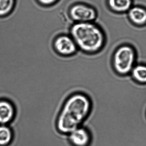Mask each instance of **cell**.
I'll use <instances>...</instances> for the list:
<instances>
[{
    "mask_svg": "<svg viewBox=\"0 0 146 146\" xmlns=\"http://www.w3.org/2000/svg\"></svg>",
    "mask_w": 146,
    "mask_h": 146,
    "instance_id": "obj_14",
    "label": "cell"
},
{
    "mask_svg": "<svg viewBox=\"0 0 146 146\" xmlns=\"http://www.w3.org/2000/svg\"><path fill=\"white\" fill-rule=\"evenodd\" d=\"M129 76L136 83L140 85H146V64H136L131 70Z\"/></svg>",
    "mask_w": 146,
    "mask_h": 146,
    "instance_id": "obj_10",
    "label": "cell"
},
{
    "mask_svg": "<svg viewBox=\"0 0 146 146\" xmlns=\"http://www.w3.org/2000/svg\"><path fill=\"white\" fill-rule=\"evenodd\" d=\"M67 138L72 146H91L93 141L90 130L83 125L69 133Z\"/></svg>",
    "mask_w": 146,
    "mask_h": 146,
    "instance_id": "obj_6",
    "label": "cell"
},
{
    "mask_svg": "<svg viewBox=\"0 0 146 146\" xmlns=\"http://www.w3.org/2000/svg\"><path fill=\"white\" fill-rule=\"evenodd\" d=\"M68 17L73 23H92L98 16L93 7L83 3L72 4L68 11Z\"/></svg>",
    "mask_w": 146,
    "mask_h": 146,
    "instance_id": "obj_4",
    "label": "cell"
},
{
    "mask_svg": "<svg viewBox=\"0 0 146 146\" xmlns=\"http://www.w3.org/2000/svg\"><path fill=\"white\" fill-rule=\"evenodd\" d=\"M93 103L90 96L83 92H75L65 100L56 120V129L63 135H68L83 125L90 116Z\"/></svg>",
    "mask_w": 146,
    "mask_h": 146,
    "instance_id": "obj_1",
    "label": "cell"
},
{
    "mask_svg": "<svg viewBox=\"0 0 146 146\" xmlns=\"http://www.w3.org/2000/svg\"><path fill=\"white\" fill-rule=\"evenodd\" d=\"M69 32L78 50L86 54L97 53L105 46V33L94 22L73 23L70 27Z\"/></svg>",
    "mask_w": 146,
    "mask_h": 146,
    "instance_id": "obj_2",
    "label": "cell"
},
{
    "mask_svg": "<svg viewBox=\"0 0 146 146\" xmlns=\"http://www.w3.org/2000/svg\"><path fill=\"white\" fill-rule=\"evenodd\" d=\"M36 1L42 7H47L54 5L60 0H36Z\"/></svg>",
    "mask_w": 146,
    "mask_h": 146,
    "instance_id": "obj_13",
    "label": "cell"
},
{
    "mask_svg": "<svg viewBox=\"0 0 146 146\" xmlns=\"http://www.w3.org/2000/svg\"><path fill=\"white\" fill-rule=\"evenodd\" d=\"M14 137L13 130L9 125H0V146H8Z\"/></svg>",
    "mask_w": 146,
    "mask_h": 146,
    "instance_id": "obj_11",
    "label": "cell"
},
{
    "mask_svg": "<svg viewBox=\"0 0 146 146\" xmlns=\"http://www.w3.org/2000/svg\"><path fill=\"white\" fill-rule=\"evenodd\" d=\"M110 10L116 13H127L133 6V0H107Z\"/></svg>",
    "mask_w": 146,
    "mask_h": 146,
    "instance_id": "obj_9",
    "label": "cell"
},
{
    "mask_svg": "<svg viewBox=\"0 0 146 146\" xmlns=\"http://www.w3.org/2000/svg\"><path fill=\"white\" fill-rule=\"evenodd\" d=\"M53 50L60 57L70 58L76 54L78 49L76 42L70 35L60 34L52 41Z\"/></svg>",
    "mask_w": 146,
    "mask_h": 146,
    "instance_id": "obj_5",
    "label": "cell"
},
{
    "mask_svg": "<svg viewBox=\"0 0 146 146\" xmlns=\"http://www.w3.org/2000/svg\"><path fill=\"white\" fill-rule=\"evenodd\" d=\"M130 22L137 27L146 25V9L141 6H133L127 13Z\"/></svg>",
    "mask_w": 146,
    "mask_h": 146,
    "instance_id": "obj_8",
    "label": "cell"
},
{
    "mask_svg": "<svg viewBox=\"0 0 146 146\" xmlns=\"http://www.w3.org/2000/svg\"><path fill=\"white\" fill-rule=\"evenodd\" d=\"M17 0H0V18H4L12 13Z\"/></svg>",
    "mask_w": 146,
    "mask_h": 146,
    "instance_id": "obj_12",
    "label": "cell"
},
{
    "mask_svg": "<svg viewBox=\"0 0 146 146\" xmlns=\"http://www.w3.org/2000/svg\"><path fill=\"white\" fill-rule=\"evenodd\" d=\"M17 111L14 103L8 99L0 100V124L8 125L16 117Z\"/></svg>",
    "mask_w": 146,
    "mask_h": 146,
    "instance_id": "obj_7",
    "label": "cell"
},
{
    "mask_svg": "<svg viewBox=\"0 0 146 146\" xmlns=\"http://www.w3.org/2000/svg\"><path fill=\"white\" fill-rule=\"evenodd\" d=\"M136 52L134 48L129 44H123L116 48L112 58L113 70L117 76H129L136 64Z\"/></svg>",
    "mask_w": 146,
    "mask_h": 146,
    "instance_id": "obj_3",
    "label": "cell"
}]
</instances>
